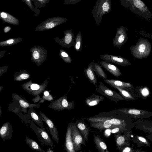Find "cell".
<instances>
[{
    "label": "cell",
    "instance_id": "cell-3",
    "mask_svg": "<svg viewBox=\"0 0 152 152\" xmlns=\"http://www.w3.org/2000/svg\"><path fill=\"white\" fill-rule=\"evenodd\" d=\"M111 4L112 0H97L91 12L96 24L100 23L104 15L110 12Z\"/></svg>",
    "mask_w": 152,
    "mask_h": 152
},
{
    "label": "cell",
    "instance_id": "cell-42",
    "mask_svg": "<svg viewBox=\"0 0 152 152\" xmlns=\"http://www.w3.org/2000/svg\"><path fill=\"white\" fill-rule=\"evenodd\" d=\"M82 0H64L63 4L64 5H72L76 4Z\"/></svg>",
    "mask_w": 152,
    "mask_h": 152
},
{
    "label": "cell",
    "instance_id": "cell-37",
    "mask_svg": "<svg viewBox=\"0 0 152 152\" xmlns=\"http://www.w3.org/2000/svg\"><path fill=\"white\" fill-rule=\"evenodd\" d=\"M134 139H135L136 143H138L142 146L146 145L149 146L150 145V143L148 140L142 137L137 135L135 137Z\"/></svg>",
    "mask_w": 152,
    "mask_h": 152
},
{
    "label": "cell",
    "instance_id": "cell-41",
    "mask_svg": "<svg viewBox=\"0 0 152 152\" xmlns=\"http://www.w3.org/2000/svg\"><path fill=\"white\" fill-rule=\"evenodd\" d=\"M110 132L112 133H121L126 132L119 127H116L112 129H110Z\"/></svg>",
    "mask_w": 152,
    "mask_h": 152
},
{
    "label": "cell",
    "instance_id": "cell-31",
    "mask_svg": "<svg viewBox=\"0 0 152 152\" xmlns=\"http://www.w3.org/2000/svg\"><path fill=\"white\" fill-rule=\"evenodd\" d=\"M135 92L137 93L139 97L145 99L150 95V90L147 87H139L135 88Z\"/></svg>",
    "mask_w": 152,
    "mask_h": 152
},
{
    "label": "cell",
    "instance_id": "cell-47",
    "mask_svg": "<svg viewBox=\"0 0 152 152\" xmlns=\"http://www.w3.org/2000/svg\"><path fill=\"white\" fill-rule=\"evenodd\" d=\"M1 107L0 106V113H1Z\"/></svg>",
    "mask_w": 152,
    "mask_h": 152
},
{
    "label": "cell",
    "instance_id": "cell-38",
    "mask_svg": "<svg viewBox=\"0 0 152 152\" xmlns=\"http://www.w3.org/2000/svg\"><path fill=\"white\" fill-rule=\"evenodd\" d=\"M36 8L45 7L49 3L50 0H31Z\"/></svg>",
    "mask_w": 152,
    "mask_h": 152
},
{
    "label": "cell",
    "instance_id": "cell-15",
    "mask_svg": "<svg viewBox=\"0 0 152 152\" xmlns=\"http://www.w3.org/2000/svg\"><path fill=\"white\" fill-rule=\"evenodd\" d=\"M40 116L42 121L48 126L50 133L53 139L57 143L59 142V134L58 130L52 121L45 114L40 111Z\"/></svg>",
    "mask_w": 152,
    "mask_h": 152
},
{
    "label": "cell",
    "instance_id": "cell-33",
    "mask_svg": "<svg viewBox=\"0 0 152 152\" xmlns=\"http://www.w3.org/2000/svg\"><path fill=\"white\" fill-rule=\"evenodd\" d=\"M21 37H16L8 39L0 42V46H10L16 44L22 41Z\"/></svg>",
    "mask_w": 152,
    "mask_h": 152
},
{
    "label": "cell",
    "instance_id": "cell-20",
    "mask_svg": "<svg viewBox=\"0 0 152 152\" xmlns=\"http://www.w3.org/2000/svg\"><path fill=\"white\" fill-rule=\"evenodd\" d=\"M99 64L101 66L115 77H118L122 75L120 69L111 63L103 60L100 61Z\"/></svg>",
    "mask_w": 152,
    "mask_h": 152
},
{
    "label": "cell",
    "instance_id": "cell-10",
    "mask_svg": "<svg viewBox=\"0 0 152 152\" xmlns=\"http://www.w3.org/2000/svg\"><path fill=\"white\" fill-rule=\"evenodd\" d=\"M31 52V60L37 66H39L45 60L47 56V50L40 46H35L30 49Z\"/></svg>",
    "mask_w": 152,
    "mask_h": 152
},
{
    "label": "cell",
    "instance_id": "cell-39",
    "mask_svg": "<svg viewBox=\"0 0 152 152\" xmlns=\"http://www.w3.org/2000/svg\"><path fill=\"white\" fill-rule=\"evenodd\" d=\"M122 152H137L140 151L134 149L133 147H131L129 144L123 146L120 150Z\"/></svg>",
    "mask_w": 152,
    "mask_h": 152
},
{
    "label": "cell",
    "instance_id": "cell-35",
    "mask_svg": "<svg viewBox=\"0 0 152 152\" xmlns=\"http://www.w3.org/2000/svg\"><path fill=\"white\" fill-rule=\"evenodd\" d=\"M59 56L66 63H70L72 62L71 57L64 50L62 49L60 50Z\"/></svg>",
    "mask_w": 152,
    "mask_h": 152
},
{
    "label": "cell",
    "instance_id": "cell-8",
    "mask_svg": "<svg viewBox=\"0 0 152 152\" xmlns=\"http://www.w3.org/2000/svg\"><path fill=\"white\" fill-rule=\"evenodd\" d=\"M96 90L99 93L115 102H118L120 100H124V98L119 93L110 89L101 81L99 82V85L96 87Z\"/></svg>",
    "mask_w": 152,
    "mask_h": 152
},
{
    "label": "cell",
    "instance_id": "cell-25",
    "mask_svg": "<svg viewBox=\"0 0 152 152\" xmlns=\"http://www.w3.org/2000/svg\"><path fill=\"white\" fill-rule=\"evenodd\" d=\"M96 148L99 152H109L104 140L99 135H94L93 138Z\"/></svg>",
    "mask_w": 152,
    "mask_h": 152
},
{
    "label": "cell",
    "instance_id": "cell-45",
    "mask_svg": "<svg viewBox=\"0 0 152 152\" xmlns=\"http://www.w3.org/2000/svg\"><path fill=\"white\" fill-rule=\"evenodd\" d=\"M7 51L6 50L0 51V60L5 55Z\"/></svg>",
    "mask_w": 152,
    "mask_h": 152
},
{
    "label": "cell",
    "instance_id": "cell-46",
    "mask_svg": "<svg viewBox=\"0 0 152 152\" xmlns=\"http://www.w3.org/2000/svg\"><path fill=\"white\" fill-rule=\"evenodd\" d=\"M3 86H0V92L2 90Z\"/></svg>",
    "mask_w": 152,
    "mask_h": 152
},
{
    "label": "cell",
    "instance_id": "cell-18",
    "mask_svg": "<svg viewBox=\"0 0 152 152\" xmlns=\"http://www.w3.org/2000/svg\"><path fill=\"white\" fill-rule=\"evenodd\" d=\"M73 123H69L68 125L66 133L64 149L68 152H75L74 148L71 135Z\"/></svg>",
    "mask_w": 152,
    "mask_h": 152
},
{
    "label": "cell",
    "instance_id": "cell-43",
    "mask_svg": "<svg viewBox=\"0 0 152 152\" xmlns=\"http://www.w3.org/2000/svg\"><path fill=\"white\" fill-rule=\"evenodd\" d=\"M9 67L5 66L0 67V77L8 70Z\"/></svg>",
    "mask_w": 152,
    "mask_h": 152
},
{
    "label": "cell",
    "instance_id": "cell-26",
    "mask_svg": "<svg viewBox=\"0 0 152 152\" xmlns=\"http://www.w3.org/2000/svg\"><path fill=\"white\" fill-rule=\"evenodd\" d=\"M86 77L90 82L96 86H97V81L96 75L92 66L91 63L88 65V68L84 70Z\"/></svg>",
    "mask_w": 152,
    "mask_h": 152
},
{
    "label": "cell",
    "instance_id": "cell-19",
    "mask_svg": "<svg viewBox=\"0 0 152 152\" xmlns=\"http://www.w3.org/2000/svg\"><path fill=\"white\" fill-rule=\"evenodd\" d=\"M74 124L84 140L86 141H88V136L90 131L89 127L82 120H77Z\"/></svg>",
    "mask_w": 152,
    "mask_h": 152
},
{
    "label": "cell",
    "instance_id": "cell-17",
    "mask_svg": "<svg viewBox=\"0 0 152 152\" xmlns=\"http://www.w3.org/2000/svg\"><path fill=\"white\" fill-rule=\"evenodd\" d=\"M132 132L130 130L125 132L123 135L120 133L114 134L117 149L120 151L124 146L130 144L129 139Z\"/></svg>",
    "mask_w": 152,
    "mask_h": 152
},
{
    "label": "cell",
    "instance_id": "cell-29",
    "mask_svg": "<svg viewBox=\"0 0 152 152\" xmlns=\"http://www.w3.org/2000/svg\"><path fill=\"white\" fill-rule=\"evenodd\" d=\"M30 76V74L26 70L21 69L15 73L14 75V80L18 82L22 81L29 78Z\"/></svg>",
    "mask_w": 152,
    "mask_h": 152
},
{
    "label": "cell",
    "instance_id": "cell-21",
    "mask_svg": "<svg viewBox=\"0 0 152 152\" xmlns=\"http://www.w3.org/2000/svg\"><path fill=\"white\" fill-rule=\"evenodd\" d=\"M12 126L9 122H7L0 128V137L4 141L11 139L12 137Z\"/></svg>",
    "mask_w": 152,
    "mask_h": 152
},
{
    "label": "cell",
    "instance_id": "cell-36",
    "mask_svg": "<svg viewBox=\"0 0 152 152\" xmlns=\"http://www.w3.org/2000/svg\"><path fill=\"white\" fill-rule=\"evenodd\" d=\"M23 1L34 12L36 16L38 15L40 12V11L38 9L34 7V5L32 3L31 0H23Z\"/></svg>",
    "mask_w": 152,
    "mask_h": 152
},
{
    "label": "cell",
    "instance_id": "cell-12",
    "mask_svg": "<svg viewBox=\"0 0 152 152\" xmlns=\"http://www.w3.org/2000/svg\"><path fill=\"white\" fill-rule=\"evenodd\" d=\"M128 39L126 28L121 26L117 29L115 35L113 39V43L114 46L120 49L126 43Z\"/></svg>",
    "mask_w": 152,
    "mask_h": 152
},
{
    "label": "cell",
    "instance_id": "cell-6",
    "mask_svg": "<svg viewBox=\"0 0 152 152\" xmlns=\"http://www.w3.org/2000/svg\"><path fill=\"white\" fill-rule=\"evenodd\" d=\"M67 19L60 16L49 18L38 25L35 31H42L52 29L66 22Z\"/></svg>",
    "mask_w": 152,
    "mask_h": 152
},
{
    "label": "cell",
    "instance_id": "cell-2",
    "mask_svg": "<svg viewBox=\"0 0 152 152\" xmlns=\"http://www.w3.org/2000/svg\"><path fill=\"white\" fill-rule=\"evenodd\" d=\"M151 45L150 41L148 39L140 38L135 45L130 47V52L135 58L142 59L147 57L150 55Z\"/></svg>",
    "mask_w": 152,
    "mask_h": 152
},
{
    "label": "cell",
    "instance_id": "cell-27",
    "mask_svg": "<svg viewBox=\"0 0 152 152\" xmlns=\"http://www.w3.org/2000/svg\"><path fill=\"white\" fill-rule=\"evenodd\" d=\"M0 18L11 24L18 25L19 24V21L17 18L6 12H0Z\"/></svg>",
    "mask_w": 152,
    "mask_h": 152
},
{
    "label": "cell",
    "instance_id": "cell-30",
    "mask_svg": "<svg viewBox=\"0 0 152 152\" xmlns=\"http://www.w3.org/2000/svg\"><path fill=\"white\" fill-rule=\"evenodd\" d=\"M94 72L98 77L103 78L107 79V75L101 67V66L98 63L94 62L91 63Z\"/></svg>",
    "mask_w": 152,
    "mask_h": 152
},
{
    "label": "cell",
    "instance_id": "cell-7",
    "mask_svg": "<svg viewBox=\"0 0 152 152\" xmlns=\"http://www.w3.org/2000/svg\"><path fill=\"white\" fill-rule=\"evenodd\" d=\"M66 95H64L58 99L51 102L48 106L50 109L58 111L65 109L70 110L75 107L74 102H69L67 100Z\"/></svg>",
    "mask_w": 152,
    "mask_h": 152
},
{
    "label": "cell",
    "instance_id": "cell-5",
    "mask_svg": "<svg viewBox=\"0 0 152 152\" xmlns=\"http://www.w3.org/2000/svg\"><path fill=\"white\" fill-rule=\"evenodd\" d=\"M110 111L135 118H148L152 116V113L145 110L124 108L114 110Z\"/></svg>",
    "mask_w": 152,
    "mask_h": 152
},
{
    "label": "cell",
    "instance_id": "cell-13",
    "mask_svg": "<svg viewBox=\"0 0 152 152\" xmlns=\"http://www.w3.org/2000/svg\"><path fill=\"white\" fill-rule=\"evenodd\" d=\"M71 135L75 152L81 150L82 148L81 145H85V140L74 123H73L72 126Z\"/></svg>",
    "mask_w": 152,
    "mask_h": 152
},
{
    "label": "cell",
    "instance_id": "cell-23",
    "mask_svg": "<svg viewBox=\"0 0 152 152\" xmlns=\"http://www.w3.org/2000/svg\"><path fill=\"white\" fill-rule=\"evenodd\" d=\"M27 115L30 119L37 124L40 128L45 130L40 116L35 111L33 107L29 108Z\"/></svg>",
    "mask_w": 152,
    "mask_h": 152
},
{
    "label": "cell",
    "instance_id": "cell-1",
    "mask_svg": "<svg viewBox=\"0 0 152 152\" xmlns=\"http://www.w3.org/2000/svg\"><path fill=\"white\" fill-rule=\"evenodd\" d=\"M121 5L148 21L152 19V13L141 0H119Z\"/></svg>",
    "mask_w": 152,
    "mask_h": 152
},
{
    "label": "cell",
    "instance_id": "cell-28",
    "mask_svg": "<svg viewBox=\"0 0 152 152\" xmlns=\"http://www.w3.org/2000/svg\"><path fill=\"white\" fill-rule=\"evenodd\" d=\"M104 99V97L102 96L93 94L86 99L85 103L88 106H93L98 104Z\"/></svg>",
    "mask_w": 152,
    "mask_h": 152
},
{
    "label": "cell",
    "instance_id": "cell-11",
    "mask_svg": "<svg viewBox=\"0 0 152 152\" xmlns=\"http://www.w3.org/2000/svg\"><path fill=\"white\" fill-rule=\"evenodd\" d=\"M64 36L62 38L56 37L55 38L56 42L62 47L69 48L74 46L75 44L74 34L72 29L66 30L64 31Z\"/></svg>",
    "mask_w": 152,
    "mask_h": 152
},
{
    "label": "cell",
    "instance_id": "cell-40",
    "mask_svg": "<svg viewBox=\"0 0 152 152\" xmlns=\"http://www.w3.org/2000/svg\"><path fill=\"white\" fill-rule=\"evenodd\" d=\"M42 99L44 101L45 100L50 101L53 100V97L48 91H43V95Z\"/></svg>",
    "mask_w": 152,
    "mask_h": 152
},
{
    "label": "cell",
    "instance_id": "cell-14",
    "mask_svg": "<svg viewBox=\"0 0 152 152\" xmlns=\"http://www.w3.org/2000/svg\"><path fill=\"white\" fill-rule=\"evenodd\" d=\"M100 58L104 61L123 66L130 65L131 64L126 58L119 56L104 54L100 55Z\"/></svg>",
    "mask_w": 152,
    "mask_h": 152
},
{
    "label": "cell",
    "instance_id": "cell-32",
    "mask_svg": "<svg viewBox=\"0 0 152 152\" xmlns=\"http://www.w3.org/2000/svg\"><path fill=\"white\" fill-rule=\"evenodd\" d=\"M25 140L26 143L28 145L30 148L32 150L40 152H45L37 143L33 140L26 136Z\"/></svg>",
    "mask_w": 152,
    "mask_h": 152
},
{
    "label": "cell",
    "instance_id": "cell-4",
    "mask_svg": "<svg viewBox=\"0 0 152 152\" xmlns=\"http://www.w3.org/2000/svg\"><path fill=\"white\" fill-rule=\"evenodd\" d=\"M48 84V79H46L41 84H38L32 82L31 80L21 85L22 88L29 94L35 97L32 101L35 103L42 99L40 95L45 90Z\"/></svg>",
    "mask_w": 152,
    "mask_h": 152
},
{
    "label": "cell",
    "instance_id": "cell-22",
    "mask_svg": "<svg viewBox=\"0 0 152 152\" xmlns=\"http://www.w3.org/2000/svg\"><path fill=\"white\" fill-rule=\"evenodd\" d=\"M12 95L14 96L13 99L18 101L20 107L24 109H26L27 108H30L31 107H36L38 108L40 107V103H41L40 101L37 104H31L29 103L26 100L20 97L17 94H12Z\"/></svg>",
    "mask_w": 152,
    "mask_h": 152
},
{
    "label": "cell",
    "instance_id": "cell-24",
    "mask_svg": "<svg viewBox=\"0 0 152 152\" xmlns=\"http://www.w3.org/2000/svg\"><path fill=\"white\" fill-rule=\"evenodd\" d=\"M113 88L119 91L120 94L124 98V100L127 101H133L136 100L139 97L137 94L134 92L128 91L118 87H113Z\"/></svg>",
    "mask_w": 152,
    "mask_h": 152
},
{
    "label": "cell",
    "instance_id": "cell-34",
    "mask_svg": "<svg viewBox=\"0 0 152 152\" xmlns=\"http://www.w3.org/2000/svg\"><path fill=\"white\" fill-rule=\"evenodd\" d=\"M75 44L74 49L77 51L80 52L82 50V40L81 32L79 31L74 39Z\"/></svg>",
    "mask_w": 152,
    "mask_h": 152
},
{
    "label": "cell",
    "instance_id": "cell-16",
    "mask_svg": "<svg viewBox=\"0 0 152 152\" xmlns=\"http://www.w3.org/2000/svg\"><path fill=\"white\" fill-rule=\"evenodd\" d=\"M103 80L112 87H118L130 92H135V88L130 83L116 79H103Z\"/></svg>",
    "mask_w": 152,
    "mask_h": 152
},
{
    "label": "cell",
    "instance_id": "cell-9",
    "mask_svg": "<svg viewBox=\"0 0 152 152\" xmlns=\"http://www.w3.org/2000/svg\"><path fill=\"white\" fill-rule=\"evenodd\" d=\"M30 127L34 132L43 146H53V142L45 130L37 126L32 121H31Z\"/></svg>",
    "mask_w": 152,
    "mask_h": 152
},
{
    "label": "cell",
    "instance_id": "cell-44",
    "mask_svg": "<svg viewBox=\"0 0 152 152\" xmlns=\"http://www.w3.org/2000/svg\"><path fill=\"white\" fill-rule=\"evenodd\" d=\"M11 28L9 26H6L4 28V31L5 33L9 32L11 29Z\"/></svg>",
    "mask_w": 152,
    "mask_h": 152
}]
</instances>
